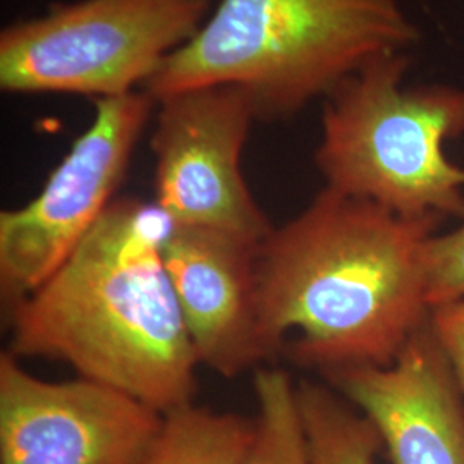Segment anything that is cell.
<instances>
[{
  "label": "cell",
  "instance_id": "1",
  "mask_svg": "<svg viewBox=\"0 0 464 464\" xmlns=\"http://www.w3.org/2000/svg\"><path fill=\"white\" fill-rule=\"evenodd\" d=\"M444 218L324 188L256 251L258 339L320 373L387 366L429 324L425 246Z\"/></svg>",
  "mask_w": 464,
  "mask_h": 464
},
{
  "label": "cell",
  "instance_id": "2",
  "mask_svg": "<svg viewBox=\"0 0 464 464\" xmlns=\"http://www.w3.org/2000/svg\"><path fill=\"white\" fill-rule=\"evenodd\" d=\"M172 220L116 198L47 281L9 314V351L74 368L166 415L193 402L197 353L164 262Z\"/></svg>",
  "mask_w": 464,
  "mask_h": 464
},
{
  "label": "cell",
  "instance_id": "3",
  "mask_svg": "<svg viewBox=\"0 0 464 464\" xmlns=\"http://www.w3.org/2000/svg\"><path fill=\"white\" fill-rule=\"evenodd\" d=\"M418 42L402 0H218L143 92L159 100L234 84L258 121L279 122L325 99L373 59L410 52Z\"/></svg>",
  "mask_w": 464,
  "mask_h": 464
},
{
  "label": "cell",
  "instance_id": "4",
  "mask_svg": "<svg viewBox=\"0 0 464 464\" xmlns=\"http://www.w3.org/2000/svg\"><path fill=\"white\" fill-rule=\"evenodd\" d=\"M408 52L387 53L322 100L315 166L325 186L410 218L464 217V167L446 143L464 136V88L404 86Z\"/></svg>",
  "mask_w": 464,
  "mask_h": 464
},
{
  "label": "cell",
  "instance_id": "5",
  "mask_svg": "<svg viewBox=\"0 0 464 464\" xmlns=\"http://www.w3.org/2000/svg\"><path fill=\"white\" fill-rule=\"evenodd\" d=\"M212 0H74L7 24L0 90L7 95L102 100L143 90L189 44Z\"/></svg>",
  "mask_w": 464,
  "mask_h": 464
},
{
  "label": "cell",
  "instance_id": "6",
  "mask_svg": "<svg viewBox=\"0 0 464 464\" xmlns=\"http://www.w3.org/2000/svg\"><path fill=\"white\" fill-rule=\"evenodd\" d=\"M155 112L140 90L95 100V117L42 191L0 212V296L11 308L63 266L117 198L134 150Z\"/></svg>",
  "mask_w": 464,
  "mask_h": 464
},
{
  "label": "cell",
  "instance_id": "7",
  "mask_svg": "<svg viewBox=\"0 0 464 464\" xmlns=\"http://www.w3.org/2000/svg\"><path fill=\"white\" fill-rule=\"evenodd\" d=\"M157 205L174 224L229 232L260 245L274 226L253 198L241 159L256 119L234 84L186 88L155 100Z\"/></svg>",
  "mask_w": 464,
  "mask_h": 464
},
{
  "label": "cell",
  "instance_id": "8",
  "mask_svg": "<svg viewBox=\"0 0 464 464\" xmlns=\"http://www.w3.org/2000/svg\"><path fill=\"white\" fill-rule=\"evenodd\" d=\"M0 356V464H138L164 415L109 385L47 382Z\"/></svg>",
  "mask_w": 464,
  "mask_h": 464
},
{
  "label": "cell",
  "instance_id": "9",
  "mask_svg": "<svg viewBox=\"0 0 464 464\" xmlns=\"http://www.w3.org/2000/svg\"><path fill=\"white\" fill-rule=\"evenodd\" d=\"M324 377L373 421L389 463L464 464L463 394L429 324L394 363L344 366Z\"/></svg>",
  "mask_w": 464,
  "mask_h": 464
},
{
  "label": "cell",
  "instance_id": "10",
  "mask_svg": "<svg viewBox=\"0 0 464 464\" xmlns=\"http://www.w3.org/2000/svg\"><path fill=\"white\" fill-rule=\"evenodd\" d=\"M258 246L229 232L172 222L162 248L198 363L226 379L266 360L258 339Z\"/></svg>",
  "mask_w": 464,
  "mask_h": 464
},
{
  "label": "cell",
  "instance_id": "11",
  "mask_svg": "<svg viewBox=\"0 0 464 464\" xmlns=\"http://www.w3.org/2000/svg\"><path fill=\"white\" fill-rule=\"evenodd\" d=\"M255 421L186 404L164 415L162 427L138 464H241Z\"/></svg>",
  "mask_w": 464,
  "mask_h": 464
},
{
  "label": "cell",
  "instance_id": "12",
  "mask_svg": "<svg viewBox=\"0 0 464 464\" xmlns=\"http://www.w3.org/2000/svg\"><path fill=\"white\" fill-rule=\"evenodd\" d=\"M298 401L310 463H375L383 450L377 427L329 383L301 382Z\"/></svg>",
  "mask_w": 464,
  "mask_h": 464
},
{
  "label": "cell",
  "instance_id": "13",
  "mask_svg": "<svg viewBox=\"0 0 464 464\" xmlns=\"http://www.w3.org/2000/svg\"><path fill=\"white\" fill-rule=\"evenodd\" d=\"M255 435L241 464H312L299 410L298 385L279 368H256Z\"/></svg>",
  "mask_w": 464,
  "mask_h": 464
},
{
  "label": "cell",
  "instance_id": "14",
  "mask_svg": "<svg viewBox=\"0 0 464 464\" xmlns=\"http://www.w3.org/2000/svg\"><path fill=\"white\" fill-rule=\"evenodd\" d=\"M427 295L431 306L464 296V217L458 227L433 234L425 246Z\"/></svg>",
  "mask_w": 464,
  "mask_h": 464
},
{
  "label": "cell",
  "instance_id": "15",
  "mask_svg": "<svg viewBox=\"0 0 464 464\" xmlns=\"http://www.w3.org/2000/svg\"><path fill=\"white\" fill-rule=\"evenodd\" d=\"M429 325L464 398V296L431 306Z\"/></svg>",
  "mask_w": 464,
  "mask_h": 464
}]
</instances>
